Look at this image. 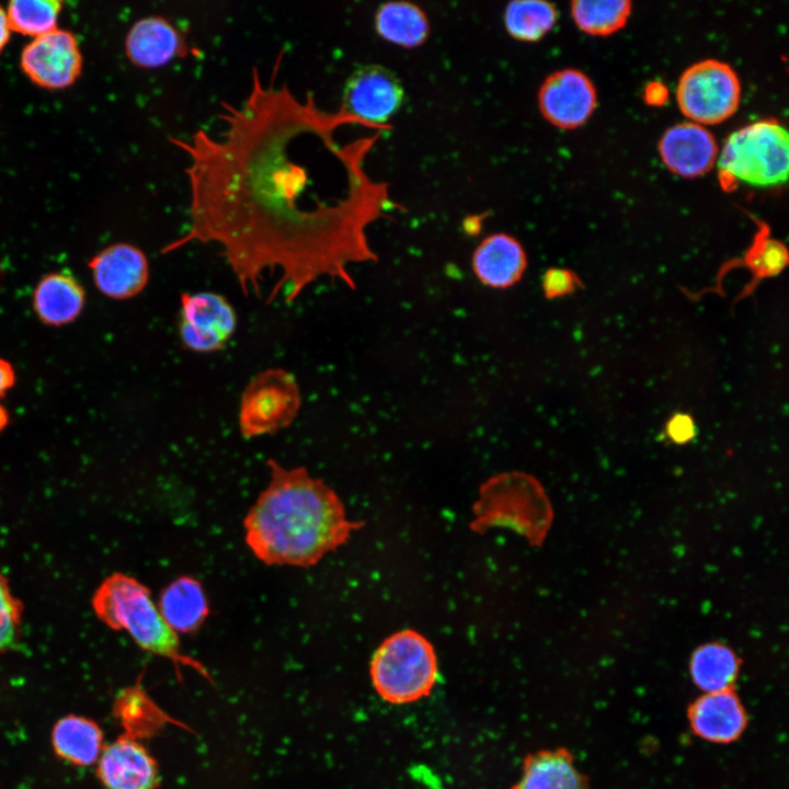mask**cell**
<instances>
[{"label": "cell", "instance_id": "1", "mask_svg": "<svg viewBox=\"0 0 789 789\" xmlns=\"http://www.w3.org/2000/svg\"><path fill=\"white\" fill-rule=\"evenodd\" d=\"M277 72L263 80L252 69L247 98L222 103L217 136L170 138L187 157L190 222L162 253L218 244L244 296L260 297L273 275L267 301L282 293L291 302L322 277L355 289L348 265L378 259L366 228L396 204L363 167L346 190H330V172L355 145L339 144L335 132L354 121L320 108L310 92L298 98Z\"/></svg>", "mask_w": 789, "mask_h": 789}, {"label": "cell", "instance_id": "2", "mask_svg": "<svg viewBox=\"0 0 789 789\" xmlns=\"http://www.w3.org/2000/svg\"><path fill=\"white\" fill-rule=\"evenodd\" d=\"M270 481L247 513L245 542L267 565L309 568L345 544L359 523L338 494L305 467L266 461Z\"/></svg>", "mask_w": 789, "mask_h": 789}, {"label": "cell", "instance_id": "3", "mask_svg": "<svg viewBox=\"0 0 789 789\" xmlns=\"http://www.w3.org/2000/svg\"><path fill=\"white\" fill-rule=\"evenodd\" d=\"M98 618L113 630H124L137 645L170 660L180 676V665L210 679L205 666L181 651L176 634L162 618L148 586L125 573L107 576L92 597Z\"/></svg>", "mask_w": 789, "mask_h": 789}, {"label": "cell", "instance_id": "4", "mask_svg": "<svg viewBox=\"0 0 789 789\" xmlns=\"http://www.w3.org/2000/svg\"><path fill=\"white\" fill-rule=\"evenodd\" d=\"M370 679L387 702L405 705L431 694L438 678L437 659L431 642L414 630L388 637L370 661Z\"/></svg>", "mask_w": 789, "mask_h": 789}, {"label": "cell", "instance_id": "5", "mask_svg": "<svg viewBox=\"0 0 789 789\" xmlns=\"http://www.w3.org/2000/svg\"><path fill=\"white\" fill-rule=\"evenodd\" d=\"M717 162L728 184L731 181L757 187L784 184L789 169L788 132L774 118L753 122L729 135Z\"/></svg>", "mask_w": 789, "mask_h": 789}, {"label": "cell", "instance_id": "6", "mask_svg": "<svg viewBox=\"0 0 789 789\" xmlns=\"http://www.w3.org/2000/svg\"><path fill=\"white\" fill-rule=\"evenodd\" d=\"M676 100L681 112L699 125H716L739 108L741 82L734 69L717 59L688 67L679 77Z\"/></svg>", "mask_w": 789, "mask_h": 789}, {"label": "cell", "instance_id": "7", "mask_svg": "<svg viewBox=\"0 0 789 789\" xmlns=\"http://www.w3.org/2000/svg\"><path fill=\"white\" fill-rule=\"evenodd\" d=\"M301 404L295 376L283 368L256 374L245 386L239 405L238 424L244 438L274 434L288 427Z\"/></svg>", "mask_w": 789, "mask_h": 789}, {"label": "cell", "instance_id": "8", "mask_svg": "<svg viewBox=\"0 0 789 789\" xmlns=\"http://www.w3.org/2000/svg\"><path fill=\"white\" fill-rule=\"evenodd\" d=\"M404 88L389 68L369 64L355 69L345 82L340 110L354 123L382 126L400 110Z\"/></svg>", "mask_w": 789, "mask_h": 789}, {"label": "cell", "instance_id": "9", "mask_svg": "<svg viewBox=\"0 0 789 789\" xmlns=\"http://www.w3.org/2000/svg\"><path fill=\"white\" fill-rule=\"evenodd\" d=\"M179 335L196 353L222 350L236 332L238 318L232 305L213 291L180 295Z\"/></svg>", "mask_w": 789, "mask_h": 789}, {"label": "cell", "instance_id": "10", "mask_svg": "<svg viewBox=\"0 0 789 789\" xmlns=\"http://www.w3.org/2000/svg\"><path fill=\"white\" fill-rule=\"evenodd\" d=\"M82 54L76 36L56 28L32 38L21 52L20 66L37 87L62 90L71 87L82 71Z\"/></svg>", "mask_w": 789, "mask_h": 789}, {"label": "cell", "instance_id": "11", "mask_svg": "<svg viewBox=\"0 0 789 789\" xmlns=\"http://www.w3.org/2000/svg\"><path fill=\"white\" fill-rule=\"evenodd\" d=\"M597 105L591 79L581 70L565 68L550 73L538 91V107L544 118L561 129L584 125Z\"/></svg>", "mask_w": 789, "mask_h": 789}, {"label": "cell", "instance_id": "12", "mask_svg": "<svg viewBox=\"0 0 789 789\" xmlns=\"http://www.w3.org/2000/svg\"><path fill=\"white\" fill-rule=\"evenodd\" d=\"M98 289L112 299H129L144 290L149 281V262L138 247L111 244L89 262Z\"/></svg>", "mask_w": 789, "mask_h": 789}, {"label": "cell", "instance_id": "13", "mask_svg": "<svg viewBox=\"0 0 789 789\" xmlns=\"http://www.w3.org/2000/svg\"><path fill=\"white\" fill-rule=\"evenodd\" d=\"M96 775L105 789H157L156 759L139 740L125 734L103 747Z\"/></svg>", "mask_w": 789, "mask_h": 789}, {"label": "cell", "instance_id": "14", "mask_svg": "<svg viewBox=\"0 0 789 789\" xmlns=\"http://www.w3.org/2000/svg\"><path fill=\"white\" fill-rule=\"evenodd\" d=\"M659 153L672 173L694 179L706 174L714 165L719 148L705 126L689 121L664 132L659 141Z\"/></svg>", "mask_w": 789, "mask_h": 789}, {"label": "cell", "instance_id": "15", "mask_svg": "<svg viewBox=\"0 0 789 789\" xmlns=\"http://www.w3.org/2000/svg\"><path fill=\"white\" fill-rule=\"evenodd\" d=\"M129 61L140 68L156 69L190 54L184 34L168 19L149 15L137 20L125 37Z\"/></svg>", "mask_w": 789, "mask_h": 789}, {"label": "cell", "instance_id": "16", "mask_svg": "<svg viewBox=\"0 0 789 789\" xmlns=\"http://www.w3.org/2000/svg\"><path fill=\"white\" fill-rule=\"evenodd\" d=\"M476 277L494 289L512 287L527 268V254L511 235L499 232L485 237L474 249L471 260Z\"/></svg>", "mask_w": 789, "mask_h": 789}, {"label": "cell", "instance_id": "17", "mask_svg": "<svg viewBox=\"0 0 789 789\" xmlns=\"http://www.w3.org/2000/svg\"><path fill=\"white\" fill-rule=\"evenodd\" d=\"M691 730L713 743L735 741L746 727V714L733 689L705 693L688 709Z\"/></svg>", "mask_w": 789, "mask_h": 789}, {"label": "cell", "instance_id": "18", "mask_svg": "<svg viewBox=\"0 0 789 789\" xmlns=\"http://www.w3.org/2000/svg\"><path fill=\"white\" fill-rule=\"evenodd\" d=\"M85 305L83 286L69 273L50 272L36 284L33 308L45 324L61 327L75 321Z\"/></svg>", "mask_w": 789, "mask_h": 789}, {"label": "cell", "instance_id": "19", "mask_svg": "<svg viewBox=\"0 0 789 789\" xmlns=\"http://www.w3.org/2000/svg\"><path fill=\"white\" fill-rule=\"evenodd\" d=\"M158 609L167 625L176 633H193L210 613L202 583L190 575H181L160 593Z\"/></svg>", "mask_w": 789, "mask_h": 789}, {"label": "cell", "instance_id": "20", "mask_svg": "<svg viewBox=\"0 0 789 789\" xmlns=\"http://www.w3.org/2000/svg\"><path fill=\"white\" fill-rule=\"evenodd\" d=\"M511 789H587L572 755L564 748L528 754L518 781Z\"/></svg>", "mask_w": 789, "mask_h": 789}, {"label": "cell", "instance_id": "21", "mask_svg": "<svg viewBox=\"0 0 789 789\" xmlns=\"http://www.w3.org/2000/svg\"><path fill=\"white\" fill-rule=\"evenodd\" d=\"M52 744L60 759L76 766H90L98 762L104 747L103 732L92 719L68 714L54 724Z\"/></svg>", "mask_w": 789, "mask_h": 789}, {"label": "cell", "instance_id": "22", "mask_svg": "<svg viewBox=\"0 0 789 789\" xmlns=\"http://www.w3.org/2000/svg\"><path fill=\"white\" fill-rule=\"evenodd\" d=\"M374 24L381 38L403 48L423 45L431 32L426 13L408 1L382 3L376 11Z\"/></svg>", "mask_w": 789, "mask_h": 789}, {"label": "cell", "instance_id": "23", "mask_svg": "<svg viewBox=\"0 0 789 789\" xmlns=\"http://www.w3.org/2000/svg\"><path fill=\"white\" fill-rule=\"evenodd\" d=\"M741 661L735 652L720 642L698 647L689 662L694 684L704 693L729 690L737 678Z\"/></svg>", "mask_w": 789, "mask_h": 789}, {"label": "cell", "instance_id": "24", "mask_svg": "<svg viewBox=\"0 0 789 789\" xmlns=\"http://www.w3.org/2000/svg\"><path fill=\"white\" fill-rule=\"evenodd\" d=\"M787 264V248L780 241L770 238L767 227L762 226L744 258L740 261L723 265L719 272V277L721 278L724 272L736 266L743 265L750 270L752 278L735 299V301H739L753 294L761 281L781 273Z\"/></svg>", "mask_w": 789, "mask_h": 789}, {"label": "cell", "instance_id": "25", "mask_svg": "<svg viewBox=\"0 0 789 789\" xmlns=\"http://www.w3.org/2000/svg\"><path fill=\"white\" fill-rule=\"evenodd\" d=\"M559 18L553 3L542 0H514L506 4L503 22L511 37L535 43L544 38Z\"/></svg>", "mask_w": 789, "mask_h": 789}, {"label": "cell", "instance_id": "26", "mask_svg": "<svg viewBox=\"0 0 789 789\" xmlns=\"http://www.w3.org/2000/svg\"><path fill=\"white\" fill-rule=\"evenodd\" d=\"M114 713L125 729L124 734L136 740L155 734L168 719L139 685L125 688L117 695Z\"/></svg>", "mask_w": 789, "mask_h": 789}, {"label": "cell", "instance_id": "27", "mask_svg": "<svg viewBox=\"0 0 789 789\" xmlns=\"http://www.w3.org/2000/svg\"><path fill=\"white\" fill-rule=\"evenodd\" d=\"M571 15L576 26L588 35L607 36L622 28L632 11L628 0H575Z\"/></svg>", "mask_w": 789, "mask_h": 789}, {"label": "cell", "instance_id": "28", "mask_svg": "<svg viewBox=\"0 0 789 789\" xmlns=\"http://www.w3.org/2000/svg\"><path fill=\"white\" fill-rule=\"evenodd\" d=\"M61 10L57 0H12L5 11L12 32L35 38L57 28Z\"/></svg>", "mask_w": 789, "mask_h": 789}, {"label": "cell", "instance_id": "29", "mask_svg": "<svg viewBox=\"0 0 789 789\" xmlns=\"http://www.w3.org/2000/svg\"><path fill=\"white\" fill-rule=\"evenodd\" d=\"M23 605L0 572V652L18 650L21 641Z\"/></svg>", "mask_w": 789, "mask_h": 789}, {"label": "cell", "instance_id": "30", "mask_svg": "<svg viewBox=\"0 0 789 789\" xmlns=\"http://www.w3.org/2000/svg\"><path fill=\"white\" fill-rule=\"evenodd\" d=\"M541 286L545 297L552 299L574 293L583 287V283L580 276L569 268L551 267L544 273Z\"/></svg>", "mask_w": 789, "mask_h": 789}, {"label": "cell", "instance_id": "31", "mask_svg": "<svg viewBox=\"0 0 789 789\" xmlns=\"http://www.w3.org/2000/svg\"><path fill=\"white\" fill-rule=\"evenodd\" d=\"M665 434L673 443H688L696 435L695 422L687 413H675L666 423Z\"/></svg>", "mask_w": 789, "mask_h": 789}, {"label": "cell", "instance_id": "32", "mask_svg": "<svg viewBox=\"0 0 789 789\" xmlns=\"http://www.w3.org/2000/svg\"><path fill=\"white\" fill-rule=\"evenodd\" d=\"M15 382V373L12 365L0 358V399L13 387ZM9 423V413L7 409L0 404V432L7 427Z\"/></svg>", "mask_w": 789, "mask_h": 789}, {"label": "cell", "instance_id": "33", "mask_svg": "<svg viewBox=\"0 0 789 789\" xmlns=\"http://www.w3.org/2000/svg\"><path fill=\"white\" fill-rule=\"evenodd\" d=\"M11 33L12 31L8 21L7 11L0 5V53L9 43Z\"/></svg>", "mask_w": 789, "mask_h": 789}, {"label": "cell", "instance_id": "34", "mask_svg": "<svg viewBox=\"0 0 789 789\" xmlns=\"http://www.w3.org/2000/svg\"><path fill=\"white\" fill-rule=\"evenodd\" d=\"M655 95H658L656 98L659 100V103H660L659 95H661V98L665 99L666 93H665V89L663 85H660L659 83H654L653 85L648 87V89L645 91V99H647L648 103L654 104ZM662 101H663V99H662Z\"/></svg>", "mask_w": 789, "mask_h": 789}]
</instances>
